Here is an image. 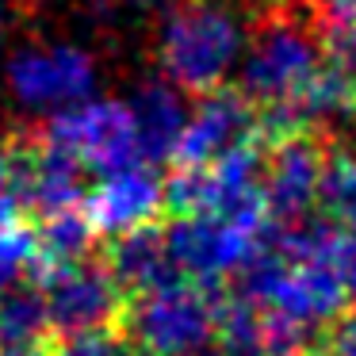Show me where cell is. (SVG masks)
<instances>
[{
    "instance_id": "cell-1",
    "label": "cell",
    "mask_w": 356,
    "mask_h": 356,
    "mask_svg": "<svg viewBox=\"0 0 356 356\" xmlns=\"http://www.w3.org/2000/svg\"><path fill=\"white\" fill-rule=\"evenodd\" d=\"M241 42L245 31L230 8L215 0H177L157 35V62L180 92L203 96L226 81Z\"/></svg>"
},
{
    "instance_id": "cell-2",
    "label": "cell",
    "mask_w": 356,
    "mask_h": 356,
    "mask_svg": "<svg viewBox=\"0 0 356 356\" xmlns=\"http://www.w3.org/2000/svg\"><path fill=\"white\" fill-rule=\"evenodd\" d=\"M322 58L325 50L310 24V0H272L257 16L238 88L257 108L287 100L314 77Z\"/></svg>"
},
{
    "instance_id": "cell-3",
    "label": "cell",
    "mask_w": 356,
    "mask_h": 356,
    "mask_svg": "<svg viewBox=\"0 0 356 356\" xmlns=\"http://www.w3.org/2000/svg\"><path fill=\"white\" fill-rule=\"evenodd\" d=\"M211 287L215 284L184 280L134 295L127 299L119 322L142 356H200L211 345Z\"/></svg>"
},
{
    "instance_id": "cell-4",
    "label": "cell",
    "mask_w": 356,
    "mask_h": 356,
    "mask_svg": "<svg viewBox=\"0 0 356 356\" xmlns=\"http://www.w3.org/2000/svg\"><path fill=\"white\" fill-rule=\"evenodd\" d=\"M39 134L50 146L77 157L85 165V172H96V177H111V172L142 165L131 104H119V100L70 104L65 111L50 115L39 127Z\"/></svg>"
},
{
    "instance_id": "cell-5",
    "label": "cell",
    "mask_w": 356,
    "mask_h": 356,
    "mask_svg": "<svg viewBox=\"0 0 356 356\" xmlns=\"http://www.w3.org/2000/svg\"><path fill=\"white\" fill-rule=\"evenodd\" d=\"M42 295H47L50 310V333H73L88 330V325L119 322L127 307L123 287L115 284L111 268L104 264L100 249L85 261L50 268L42 280Z\"/></svg>"
},
{
    "instance_id": "cell-6",
    "label": "cell",
    "mask_w": 356,
    "mask_h": 356,
    "mask_svg": "<svg viewBox=\"0 0 356 356\" xmlns=\"http://www.w3.org/2000/svg\"><path fill=\"white\" fill-rule=\"evenodd\" d=\"M333 138H337L333 131H299L268 146V165H264L268 222H295L314 211L318 180H322Z\"/></svg>"
},
{
    "instance_id": "cell-7",
    "label": "cell",
    "mask_w": 356,
    "mask_h": 356,
    "mask_svg": "<svg viewBox=\"0 0 356 356\" xmlns=\"http://www.w3.org/2000/svg\"><path fill=\"white\" fill-rule=\"evenodd\" d=\"M169 257L192 284H222L253 249V234L218 215H184L165 226Z\"/></svg>"
},
{
    "instance_id": "cell-8",
    "label": "cell",
    "mask_w": 356,
    "mask_h": 356,
    "mask_svg": "<svg viewBox=\"0 0 356 356\" xmlns=\"http://www.w3.org/2000/svg\"><path fill=\"white\" fill-rule=\"evenodd\" d=\"M257 134V104L241 88H211L195 96V111L188 115V127L172 149L169 165H211L234 149L238 142Z\"/></svg>"
},
{
    "instance_id": "cell-9",
    "label": "cell",
    "mask_w": 356,
    "mask_h": 356,
    "mask_svg": "<svg viewBox=\"0 0 356 356\" xmlns=\"http://www.w3.org/2000/svg\"><path fill=\"white\" fill-rule=\"evenodd\" d=\"M8 85L27 108L81 104L96 88V65L77 47H35L12 58Z\"/></svg>"
},
{
    "instance_id": "cell-10",
    "label": "cell",
    "mask_w": 356,
    "mask_h": 356,
    "mask_svg": "<svg viewBox=\"0 0 356 356\" xmlns=\"http://www.w3.org/2000/svg\"><path fill=\"white\" fill-rule=\"evenodd\" d=\"M81 211L100 238L134 230L142 222H157L165 218V177L149 165L111 172L92 192H85Z\"/></svg>"
},
{
    "instance_id": "cell-11",
    "label": "cell",
    "mask_w": 356,
    "mask_h": 356,
    "mask_svg": "<svg viewBox=\"0 0 356 356\" xmlns=\"http://www.w3.org/2000/svg\"><path fill=\"white\" fill-rule=\"evenodd\" d=\"M100 257L111 268L115 284L123 287L127 299L146 291H161V287L184 284V272L169 257V238H165V218L157 222H142L134 230L100 238Z\"/></svg>"
},
{
    "instance_id": "cell-12",
    "label": "cell",
    "mask_w": 356,
    "mask_h": 356,
    "mask_svg": "<svg viewBox=\"0 0 356 356\" xmlns=\"http://www.w3.org/2000/svg\"><path fill=\"white\" fill-rule=\"evenodd\" d=\"M134 115V138H138V157L149 169H161L172 161L180 134L188 127V108L184 92L172 81H146L131 100Z\"/></svg>"
},
{
    "instance_id": "cell-13",
    "label": "cell",
    "mask_w": 356,
    "mask_h": 356,
    "mask_svg": "<svg viewBox=\"0 0 356 356\" xmlns=\"http://www.w3.org/2000/svg\"><path fill=\"white\" fill-rule=\"evenodd\" d=\"M50 337L47 295L31 280L0 287V348H31Z\"/></svg>"
},
{
    "instance_id": "cell-14",
    "label": "cell",
    "mask_w": 356,
    "mask_h": 356,
    "mask_svg": "<svg viewBox=\"0 0 356 356\" xmlns=\"http://www.w3.org/2000/svg\"><path fill=\"white\" fill-rule=\"evenodd\" d=\"M35 241H39V257L47 261V268L85 261V257H92L100 249V234L85 218L81 203L77 207H65V211H54L47 218H35Z\"/></svg>"
},
{
    "instance_id": "cell-15",
    "label": "cell",
    "mask_w": 356,
    "mask_h": 356,
    "mask_svg": "<svg viewBox=\"0 0 356 356\" xmlns=\"http://www.w3.org/2000/svg\"><path fill=\"white\" fill-rule=\"evenodd\" d=\"M314 211L333 218L341 230H356V154L341 146V138H333L330 154H325Z\"/></svg>"
},
{
    "instance_id": "cell-16",
    "label": "cell",
    "mask_w": 356,
    "mask_h": 356,
    "mask_svg": "<svg viewBox=\"0 0 356 356\" xmlns=\"http://www.w3.org/2000/svg\"><path fill=\"white\" fill-rule=\"evenodd\" d=\"M47 353L50 356H142L138 345L131 341V333L123 330V322L88 325V330H73V333H50Z\"/></svg>"
},
{
    "instance_id": "cell-17",
    "label": "cell",
    "mask_w": 356,
    "mask_h": 356,
    "mask_svg": "<svg viewBox=\"0 0 356 356\" xmlns=\"http://www.w3.org/2000/svg\"><path fill=\"white\" fill-rule=\"evenodd\" d=\"M39 257V241H35V226L16 222L8 230H0V287L16 284V280L31 276V264Z\"/></svg>"
},
{
    "instance_id": "cell-18",
    "label": "cell",
    "mask_w": 356,
    "mask_h": 356,
    "mask_svg": "<svg viewBox=\"0 0 356 356\" xmlns=\"http://www.w3.org/2000/svg\"><path fill=\"white\" fill-rule=\"evenodd\" d=\"M318 353L322 356H356V302H348L337 318L318 330Z\"/></svg>"
},
{
    "instance_id": "cell-19",
    "label": "cell",
    "mask_w": 356,
    "mask_h": 356,
    "mask_svg": "<svg viewBox=\"0 0 356 356\" xmlns=\"http://www.w3.org/2000/svg\"><path fill=\"white\" fill-rule=\"evenodd\" d=\"M333 264H337V272H341V284H345V291H348V302H356V230H345Z\"/></svg>"
},
{
    "instance_id": "cell-20",
    "label": "cell",
    "mask_w": 356,
    "mask_h": 356,
    "mask_svg": "<svg viewBox=\"0 0 356 356\" xmlns=\"http://www.w3.org/2000/svg\"><path fill=\"white\" fill-rule=\"evenodd\" d=\"M8 142H0V195H8Z\"/></svg>"
},
{
    "instance_id": "cell-21",
    "label": "cell",
    "mask_w": 356,
    "mask_h": 356,
    "mask_svg": "<svg viewBox=\"0 0 356 356\" xmlns=\"http://www.w3.org/2000/svg\"><path fill=\"white\" fill-rule=\"evenodd\" d=\"M0 356H50V353H47V341H42V345H31V348H0Z\"/></svg>"
},
{
    "instance_id": "cell-22",
    "label": "cell",
    "mask_w": 356,
    "mask_h": 356,
    "mask_svg": "<svg viewBox=\"0 0 356 356\" xmlns=\"http://www.w3.org/2000/svg\"><path fill=\"white\" fill-rule=\"evenodd\" d=\"M0 27H4V12H0Z\"/></svg>"
},
{
    "instance_id": "cell-23",
    "label": "cell",
    "mask_w": 356,
    "mask_h": 356,
    "mask_svg": "<svg viewBox=\"0 0 356 356\" xmlns=\"http://www.w3.org/2000/svg\"><path fill=\"white\" fill-rule=\"evenodd\" d=\"M307 356H322V353H307Z\"/></svg>"
},
{
    "instance_id": "cell-24",
    "label": "cell",
    "mask_w": 356,
    "mask_h": 356,
    "mask_svg": "<svg viewBox=\"0 0 356 356\" xmlns=\"http://www.w3.org/2000/svg\"><path fill=\"white\" fill-rule=\"evenodd\" d=\"M264 4H272V0H264Z\"/></svg>"
}]
</instances>
